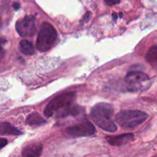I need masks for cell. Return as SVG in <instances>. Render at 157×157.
Here are the masks:
<instances>
[{"label":"cell","instance_id":"1","mask_svg":"<svg viewBox=\"0 0 157 157\" xmlns=\"http://www.w3.org/2000/svg\"><path fill=\"white\" fill-rule=\"evenodd\" d=\"M113 114V106L108 103H99L92 107L90 116L97 126L105 131H117V127L112 121Z\"/></svg>","mask_w":157,"mask_h":157},{"label":"cell","instance_id":"2","mask_svg":"<svg viewBox=\"0 0 157 157\" xmlns=\"http://www.w3.org/2000/svg\"><path fill=\"white\" fill-rule=\"evenodd\" d=\"M148 117L145 112L141 110H125L119 112L116 116V122L126 130H133L142 124Z\"/></svg>","mask_w":157,"mask_h":157},{"label":"cell","instance_id":"3","mask_svg":"<svg viewBox=\"0 0 157 157\" xmlns=\"http://www.w3.org/2000/svg\"><path fill=\"white\" fill-rule=\"evenodd\" d=\"M58 38L55 28L48 22H43L41 25L36 40V48L41 52L50 50Z\"/></svg>","mask_w":157,"mask_h":157},{"label":"cell","instance_id":"4","mask_svg":"<svg viewBox=\"0 0 157 157\" xmlns=\"http://www.w3.org/2000/svg\"><path fill=\"white\" fill-rule=\"evenodd\" d=\"M128 90L131 92L143 91L150 86V79L148 75L140 71H132L127 73L125 78Z\"/></svg>","mask_w":157,"mask_h":157},{"label":"cell","instance_id":"5","mask_svg":"<svg viewBox=\"0 0 157 157\" xmlns=\"http://www.w3.org/2000/svg\"><path fill=\"white\" fill-rule=\"evenodd\" d=\"M76 99V94L74 92H67L55 97L49 102L44 110V114L46 117H51L56 112L64 109V107L73 104Z\"/></svg>","mask_w":157,"mask_h":157},{"label":"cell","instance_id":"6","mask_svg":"<svg viewBox=\"0 0 157 157\" xmlns=\"http://www.w3.org/2000/svg\"><path fill=\"white\" fill-rule=\"evenodd\" d=\"M15 29L20 36H32L36 32L35 18L32 15H27L25 18L18 20L15 25Z\"/></svg>","mask_w":157,"mask_h":157},{"label":"cell","instance_id":"7","mask_svg":"<svg viewBox=\"0 0 157 157\" xmlns=\"http://www.w3.org/2000/svg\"><path fill=\"white\" fill-rule=\"evenodd\" d=\"M96 132L94 126L91 123L84 122L75 126H71L66 129V133L72 137H81V136H90Z\"/></svg>","mask_w":157,"mask_h":157},{"label":"cell","instance_id":"8","mask_svg":"<svg viewBox=\"0 0 157 157\" xmlns=\"http://www.w3.org/2000/svg\"><path fill=\"white\" fill-rule=\"evenodd\" d=\"M133 133H124V134L118 135V136H109L106 137L107 142L112 146H122L130 144L133 140Z\"/></svg>","mask_w":157,"mask_h":157},{"label":"cell","instance_id":"9","mask_svg":"<svg viewBox=\"0 0 157 157\" xmlns=\"http://www.w3.org/2000/svg\"><path fill=\"white\" fill-rule=\"evenodd\" d=\"M42 148L43 147L41 144H30L23 149L21 155L25 157L39 156L42 152Z\"/></svg>","mask_w":157,"mask_h":157},{"label":"cell","instance_id":"10","mask_svg":"<svg viewBox=\"0 0 157 157\" xmlns=\"http://www.w3.org/2000/svg\"><path fill=\"white\" fill-rule=\"evenodd\" d=\"M82 111V108L78 107V106H67L61 110L56 112L57 117H65L70 116V115H79Z\"/></svg>","mask_w":157,"mask_h":157},{"label":"cell","instance_id":"11","mask_svg":"<svg viewBox=\"0 0 157 157\" xmlns=\"http://www.w3.org/2000/svg\"><path fill=\"white\" fill-rule=\"evenodd\" d=\"M0 134L18 136V135L22 134V132L9 123H1L0 124Z\"/></svg>","mask_w":157,"mask_h":157},{"label":"cell","instance_id":"12","mask_svg":"<svg viewBox=\"0 0 157 157\" xmlns=\"http://www.w3.org/2000/svg\"><path fill=\"white\" fill-rule=\"evenodd\" d=\"M26 124L30 126H41L43 124H46V121L41 117V115L37 112H34V113L29 114L26 119Z\"/></svg>","mask_w":157,"mask_h":157},{"label":"cell","instance_id":"13","mask_svg":"<svg viewBox=\"0 0 157 157\" xmlns=\"http://www.w3.org/2000/svg\"><path fill=\"white\" fill-rule=\"evenodd\" d=\"M146 60L153 69L157 71V45L149 49L146 55Z\"/></svg>","mask_w":157,"mask_h":157},{"label":"cell","instance_id":"14","mask_svg":"<svg viewBox=\"0 0 157 157\" xmlns=\"http://www.w3.org/2000/svg\"><path fill=\"white\" fill-rule=\"evenodd\" d=\"M19 50L25 55H32L35 53V48L29 40L23 39L19 43Z\"/></svg>","mask_w":157,"mask_h":157},{"label":"cell","instance_id":"15","mask_svg":"<svg viewBox=\"0 0 157 157\" xmlns=\"http://www.w3.org/2000/svg\"><path fill=\"white\" fill-rule=\"evenodd\" d=\"M6 42H7L6 39H5L4 38H1V37H0V61H1V60L2 59L3 57H4L5 50L4 48H3V46L6 44Z\"/></svg>","mask_w":157,"mask_h":157},{"label":"cell","instance_id":"16","mask_svg":"<svg viewBox=\"0 0 157 157\" xmlns=\"http://www.w3.org/2000/svg\"><path fill=\"white\" fill-rule=\"evenodd\" d=\"M105 3L108 6H114V5L119 4L121 2V0H104Z\"/></svg>","mask_w":157,"mask_h":157},{"label":"cell","instance_id":"17","mask_svg":"<svg viewBox=\"0 0 157 157\" xmlns=\"http://www.w3.org/2000/svg\"><path fill=\"white\" fill-rule=\"evenodd\" d=\"M8 144V140L4 138H0V150L2 149L3 147H6Z\"/></svg>","mask_w":157,"mask_h":157},{"label":"cell","instance_id":"18","mask_svg":"<svg viewBox=\"0 0 157 157\" xmlns=\"http://www.w3.org/2000/svg\"><path fill=\"white\" fill-rule=\"evenodd\" d=\"M13 8L15 9V10H18V9L20 8V5L19 3L18 2H15L13 4Z\"/></svg>","mask_w":157,"mask_h":157},{"label":"cell","instance_id":"19","mask_svg":"<svg viewBox=\"0 0 157 157\" xmlns=\"http://www.w3.org/2000/svg\"><path fill=\"white\" fill-rule=\"evenodd\" d=\"M113 19H114V20L117 19V15H116V14H115V13L113 14Z\"/></svg>","mask_w":157,"mask_h":157},{"label":"cell","instance_id":"20","mask_svg":"<svg viewBox=\"0 0 157 157\" xmlns=\"http://www.w3.org/2000/svg\"><path fill=\"white\" fill-rule=\"evenodd\" d=\"M2 28V21H1V18H0V29Z\"/></svg>","mask_w":157,"mask_h":157}]
</instances>
